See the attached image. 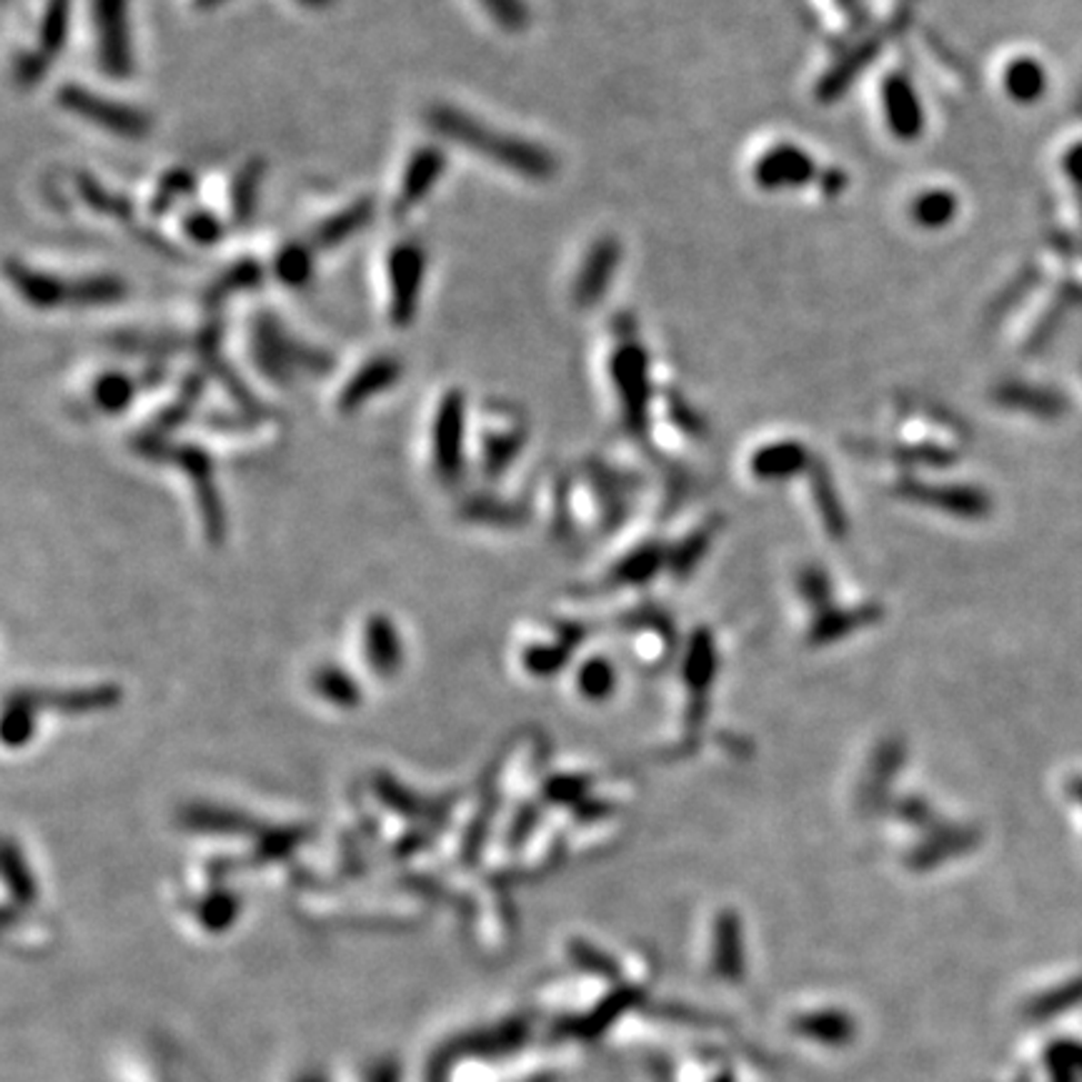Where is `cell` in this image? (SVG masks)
Returning <instances> with one entry per match:
<instances>
[{"label":"cell","instance_id":"22","mask_svg":"<svg viewBox=\"0 0 1082 1082\" xmlns=\"http://www.w3.org/2000/svg\"><path fill=\"white\" fill-rule=\"evenodd\" d=\"M487 11L497 18V23L507 28H519L524 23V11H519L517 0H481Z\"/></svg>","mask_w":1082,"mask_h":1082},{"label":"cell","instance_id":"9","mask_svg":"<svg viewBox=\"0 0 1082 1082\" xmlns=\"http://www.w3.org/2000/svg\"><path fill=\"white\" fill-rule=\"evenodd\" d=\"M401 363L393 357H377L353 373L347 387L339 393V409L353 411L377 393L389 391L401 377Z\"/></svg>","mask_w":1082,"mask_h":1082},{"label":"cell","instance_id":"16","mask_svg":"<svg viewBox=\"0 0 1082 1082\" xmlns=\"http://www.w3.org/2000/svg\"><path fill=\"white\" fill-rule=\"evenodd\" d=\"M126 297V283L116 277L73 281V307H111Z\"/></svg>","mask_w":1082,"mask_h":1082},{"label":"cell","instance_id":"12","mask_svg":"<svg viewBox=\"0 0 1082 1082\" xmlns=\"http://www.w3.org/2000/svg\"><path fill=\"white\" fill-rule=\"evenodd\" d=\"M273 273L281 283H287L291 289L307 287L311 273H313V256L311 249L303 243H289L277 253L273 259Z\"/></svg>","mask_w":1082,"mask_h":1082},{"label":"cell","instance_id":"21","mask_svg":"<svg viewBox=\"0 0 1082 1082\" xmlns=\"http://www.w3.org/2000/svg\"><path fill=\"white\" fill-rule=\"evenodd\" d=\"M256 283H259V266L241 263V266H236V269H231L229 277L219 283V291H216V297H223V293H229V291L251 289V287H256Z\"/></svg>","mask_w":1082,"mask_h":1082},{"label":"cell","instance_id":"23","mask_svg":"<svg viewBox=\"0 0 1082 1082\" xmlns=\"http://www.w3.org/2000/svg\"><path fill=\"white\" fill-rule=\"evenodd\" d=\"M1070 794H1072V800L1080 802L1082 804V777H1075L1070 784Z\"/></svg>","mask_w":1082,"mask_h":1082},{"label":"cell","instance_id":"10","mask_svg":"<svg viewBox=\"0 0 1082 1082\" xmlns=\"http://www.w3.org/2000/svg\"><path fill=\"white\" fill-rule=\"evenodd\" d=\"M18 697L26 702L53 707L63 712H93L113 707L118 700L116 687H91V690H73V692H31L23 690Z\"/></svg>","mask_w":1082,"mask_h":1082},{"label":"cell","instance_id":"18","mask_svg":"<svg viewBox=\"0 0 1082 1082\" xmlns=\"http://www.w3.org/2000/svg\"><path fill=\"white\" fill-rule=\"evenodd\" d=\"M183 231H186V236H189L191 241L203 243V246H211V243H219V239L223 236V223L219 219H216V216L211 211L199 209V211L186 213Z\"/></svg>","mask_w":1082,"mask_h":1082},{"label":"cell","instance_id":"25","mask_svg":"<svg viewBox=\"0 0 1082 1082\" xmlns=\"http://www.w3.org/2000/svg\"><path fill=\"white\" fill-rule=\"evenodd\" d=\"M221 3H226V0H199L201 8H213V6H221Z\"/></svg>","mask_w":1082,"mask_h":1082},{"label":"cell","instance_id":"20","mask_svg":"<svg viewBox=\"0 0 1082 1082\" xmlns=\"http://www.w3.org/2000/svg\"><path fill=\"white\" fill-rule=\"evenodd\" d=\"M319 682H321L319 692L333 700V704H351L357 700V690H353L349 677H343L339 672H323L319 674Z\"/></svg>","mask_w":1082,"mask_h":1082},{"label":"cell","instance_id":"3","mask_svg":"<svg viewBox=\"0 0 1082 1082\" xmlns=\"http://www.w3.org/2000/svg\"><path fill=\"white\" fill-rule=\"evenodd\" d=\"M58 103L73 116H81L88 123L103 128L113 136H121V139L139 141L151 131V118L139 108L116 103L111 98L93 93L91 88L63 86L61 93H58Z\"/></svg>","mask_w":1082,"mask_h":1082},{"label":"cell","instance_id":"6","mask_svg":"<svg viewBox=\"0 0 1082 1082\" xmlns=\"http://www.w3.org/2000/svg\"><path fill=\"white\" fill-rule=\"evenodd\" d=\"M444 171L447 156L441 153V149H437V146H421V149H417L401 173L393 211L409 213L414 206H419L431 193V189H434L441 176H444Z\"/></svg>","mask_w":1082,"mask_h":1082},{"label":"cell","instance_id":"8","mask_svg":"<svg viewBox=\"0 0 1082 1082\" xmlns=\"http://www.w3.org/2000/svg\"><path fill=\"white\" fill-rule=\"evenodd\" d=\"M8 279H11L13 289L21 293L26 303H31L36 309H58L66 307V303H73V283L66 279L51 277V273L31 269V266L11 261L8 263Z\"/></svg>","mask_w":1082,"mask_h":1082},{"label":"cell","instance_id":"17","mask_svg":"<svg viewBox=\"0 0 1082 1082\" xmlns=\"http://www.w3.org/2000/svg\"><path fill=\"white\" fill-rule=\"evenodd\" d=\"M261 181H263V163L259 161L246 166V169L239 173V179H236L231 191V209H233V219L239 223H246L251 219V213L256 209V199H259Z\"/></svg>","mask_w":1082,"mask_h":1082},{"label":"cell","instance_id":"15","mask_svg":"<svg viewBox=\"0 0 1082 1082\" xmlns=\"http://www.w3.org/2000/svg\"><path fill=\"white\" fill-rule=\"evenodd\" d=\"M136 383L121 371H108L93 383V403L106 414H118L131 403Z\"/></svg>","mask_w":1082,"mask_h":1082},{"label":"cell","instance_id":"7","mask_svg":"<svg viewBox=\"0 0 1082 1082\" xmlns=\"http://www.w3.org/2000/svg\"><path fill=\"white\" fill-rule=\"evenodd\" d=\"M434 459L439 471L454 477L461 467V447H464V397L449 391L441 399L434 419Z\"/></svg>","mask_w":1082,"mask_h":1082},{"label":"cell","instance_id":"11","mask_svg":"<svg viewBox=\"0 0 1082 1082\" xmlns=\"http://www.w3.org/2000/svg\"><path fill=\"white\" fill-rule=\"evenodd\" d=\"M371 216H373L371 201L363 199L351 203L349 209L333 213L331 219L319 223L317 231L311 236V241L317 249H337V246L347 243L351 236H357L361 229H367Z\"/></svg>","mask_w":1082,"mask_h":1082},{"label":"cell","instance_id":"2","mask_svg":"<svg viewBox=\"0 0 1082 1082\" xmlns=\"http://www.w3.org/2000/svg\"><path fill=\"white\" fill-rule=\"evenodd\" d=\"M251 351L256 367L277 383H291L299 373H321L331 367L327 353L301 343L273 317L253 321Z\"/></svg>","mask_w":1082,"mask_h":1082},{"label":"cell","instance_id":"13","mask_svg":"<svg viewBox=\"0 0 1082 1082\" xmlns=\"http://www.w3.org/2000/svg\"><path fill=\"white\" fill-rule=\"evenodd\" d=\"M369 644H367V652H369V659H371V667L377 669L379 674H391L393 669L399 667V642H397V634H393V629L389 624V619H371V627H369Z\"/></svg>","mask_w":1082,"mask_h":1082},{"label":"cell","instance_id":"1","mask_svg":"<svg viewBox=\"0 0 1082 1082\" xmlns=\"http://www.w3.org/2000/svg\"><path fill=\"white\" fill-rule=\"evenodd\" d=\"M427 121L439 136H444L451 143H459L469 151L487 156V159L499 166H507V169L517 173L544 176L549 169V159L544 151L511 139V136L491 131L489 126L479 123L474 116L459 111L454 106H434L429 111Z\"/></svg>","mask_w":1082,"mask_h":1082},{"label":"cell","instance_id":"4","mask_svg":"<svg viewBox=\"0 0 1082 1082\" xmlns=\"http://www.w3.org/2000/svg\"><path fill=\"white\" fill-rule=\"evenodd\" d=\"M424 273L427 253L417 241H401L389 251V317L393 327L403 329L414 321L421 289H424Z\"/></svg>","mask_w":1082,"mask_h":1082},{"label":"cell","instance_id":"14","mask_svg":"<svg viewBox=\"0 0 1082 1082\" xmlns=\"http://www.w3.org/2000/svg\"><path fill=\"white\" fill-rule=\"evenodd\" d=\"M68 26H71V0H51L41 21V53L38 58L48 63V58L63 51Z\"/></svg>","mask_w":1082,"mask_h":1082},{"label":"cell","instance_id":"5","mask_svg":"<svg viewBox=\"0 0 1082 1082\" xmlns=\"http://www.w3.org/2000/svg\"><path fill=\"white\" fill-rule=\"evenodd\" d=\"M131 0H93V28L98 38V61L111 76H128L133 71L131 23H128Z\"/></svg>","mask_w":1082,"mask_h":1082},{"label":"cell","instance_id":"24","mask_svg":"<svg viewBox=\"0 0 1082 1082\" xmlns=\"http://www.w3.org/2000/svg\"><path fill=\"white\" fill-rule=\"evenodd\" d=\"M299 3L307 6V8H317V11H319V8H329L333 3V0H299Z\"/></svg>","mask_w":1082,"mask_h":1082},{"label":"cell","instance_id":"19","mask_svg":"<svg viewBox=\"0 0 1082 1082\" xmlns=\"http://www.w3.org/2000/svg\"><path fill=\"white\" fill-rule=\"evenodd\" d=\"M193 189V179L186 171H173L166 176V179L161 181V191L159 196H156V203H153V209L156 211H166L171 206L173 199H179V196H186Z\"/></svg>","mask_w":1082,"mask_h":1082}]
</instances>
